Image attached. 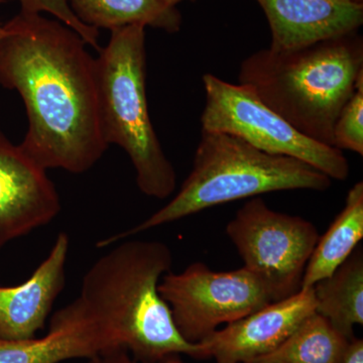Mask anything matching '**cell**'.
I'll list each match as a JSON object with an SVG mask.
<instances>
[{
    "mask_svg": "<svg viewBox=\"0 0 363 363\" xmlns=\"http://www.w3.org/2000/svg\"><path fill=\"white\" fill-rule=\"evenodd\" d=\"M70 28L21 11L0 38V84L20 93L28 128L20 147L45 169L89 171L108 149L102 135L96 61Z\"/></svg>",
    "mask_w": 363,
    "mask_h": 363,
    "instance_id": "cell-1",
    "label": "cell"
},
{
    "mask_svg": "<svg viewBox=\"0 0 363 363\" xmlns=\"http://www.w3.org/2000/svg\"><path fill=\"white\" fill-rule=\"evenodd\" d=\"M114 245L86 272L74 302L121 332L138 362L160 363L172 354L201 359L200 344L182 337L160 295V281L173 264L168 245L126 240Z\"/></svg>",
    "mask_w": 363,
    "mask_h": 363,
    "instance_id": "cell-2",
    "label": "cell"
},
{
    "mask_svg": "<svg viewBox=\"0 0 363 363\" xmlns=\"http://www.w3.org/2000/svg\"><path fill=\"white\" fill-rule=\"evenodd\" d=\"M362 76L363 40L354 32L290 51L260 50L241 63L238 84L303 135L333 147L334 124Z\"/></svg>",
    "mask_w": 363,
    "mask_h": 363,
    "instance_id": "cell-3",
    "label": "cell"
},
{
    "mask_svg": "<svg viewBox=\"0 0 363 363\" xmlns=\"http://www.w3.org/2000/svg\"><path fill=\"white\" fill-rule=\"evenodd\" d=\"M331 184L328 176L304 162L267 154L235 135L202 130L192 171L175 197L142 223L98 241L97 247H111L217 205L279 191L323 192Z\"/></svg>",
    "mask_w": 363,
    "mask_h": 363,
    "instance_id": "cell-4",
    "label": "cell"
},
{
    "mask_svg": "<svg viewBox=\"0 0 363 363\" xmlns=\"http://www.w3.org/2000/svg\"><path fill=\"white\" fill-rule=\"evenodd\" d=\"M145 28L138 23L114 28L95 58L100 121L107 145H118L130 157L143 194L166 199L175 191L177 175L150 121Z\"/></svg>",
    "mask_w": 363,
    "mask_h": 363,
    "instance_id": "cell-5",
    "label": "cell"
},
{
    "mask_svg": "<svg viewBox=\"0 0 363 363\" xmlns=\"http://www.w3.org/2000/svg\"><path fill=\"white\" fill-rule=\"evenodd\" d=\"M202 81L203 131L228 133L267 154L297 159L331 180L344 181L350 176V164L341 150L301 133L245 86L210 73Z\"/></svg>",
    "mask_w": 363,
    "mask_h": 363,
    "instance_id": "cell-6",
    "label": "cell"
},
{
    "mask_svg": "<svg viewBox=\"0 0 363 363\" xmlns=\"http://www.w3.org/2000/svg\"><path fill=\"white\" fill-rule=\"evenodd\" d=\"M245 269L267 289L272 302L300 292L319 233L312 222L274 211L252 198L226 226Z\"/></svg>",
    "mask_w": 363,
    "mask_h": 363,
    "instance_id": "cell-7",
    "label": "cell"
},
{
    "mask_svg": "<svg viewBox=\"0 0 363 363\" xmlns=\"http://www.w3.org/2000/svg\"><path fill=\"white\" fill-rule=\"evenodd\" d=\"M159 292L182 337L190 343H199L220 325L272 302L259 279L245 267L214 272L203 262H194L179 274H164Z\"/></svg>",
    "mask_w": 363,
    "mask_h": 363,
    "instance_id": "cell-8",
    "label": "cell"
},
{
    "mask_svg": "<svg viewBox=\"0 0 363 363\" xmlns=\"http://www.w3.org/2000/svg\"><path fill=\"white\" fill-rule=\"evenodd\" d=\"M61 211L47 171L33 164L0 126V250L48 225Z\"/></svg>",
    "mask_w": 363,
    "mask_h": 363,
    "instance_id": "cell-9",
    "label": "cell"
},
{
    "mask_svg": "<svg viewBox=\"0 0 363 363\" xmlns=\"http://www.w3.org/2000/svg\"><path fill=\"white\" fill-rule=\"evenodd\" d=\"M316 311L313 288L260 308L227 324L200 341L201 359L216 363H247L281 345L310 315Z\"/></svg>",
    "mask_w": 363,
    "mask_h": 363,
    "instance_id": "cell-10",
    "label": "cell"
},
{
    "mask_svg": "<svg viewBox=\"0 0 363 363\" xmlns=\"http://www.w3.org/2000/svg\"><path fill=\"white\" fill-rule=\"evenodd\" d=\"M124 347L123 337L111 324L91 316L75 302L55 313L42 338L0 339V363H59ZM125 348V347H124Z\"/></svg>",
    "mask_w": 363,
    "mask_h": 363,
    "instance_id": "cell-11",
    "label": "cell"
},
{
    "mask_svg": "<svg viewBox=\"0 0 363 363\" xmlns=\"http://www.w3.org/2000/svg\"><path fill=\"white\" fill-rule=\"evenodd\" d=\"M70 238L61 233L44 262L25 283L0 286V339L35 338L66 284Z\"/></svg>",
    "mask_w": 363,
    "mask_h": 363,
    "instance_id": "cell-12",
    "label": "cell"
},
{
    "mask_svg": "<svg viewBox=\"0 0 363 363\" xmlns=\"http://www.w3.org/2000/svg\"><path fill=\"white\" fill-rule=\"evenodd\" d=\"M272 32L269 49L290 51L358 32L363 4L345 0H257Z\"/></svg>",
    "mask_w": 363,
    "mask_h": 363,
    "instance_id": "cell-13",
    "label": "cell"
},
{
    "mask_svg": "<svg viewBox=\"0 0 363 363\" xmlns=\"http://www.w3.org/2000/svg\"><path fill=\"white\" fill-rule=\"evenodd\" d=\"M316 313L352 340L354 327L363 324V253L355 248L328 278L313 286Z\"/></svg>",
    "mask_w": 363,
    "mask_h": 363,
    "instance_id": "cell-14",
    "label": "cell"
},
{
    "mask_svg": "<svg viewBox=\"0 0 363 363\" xmlns=\"http://www.w3.org/2000/svg\"><path fill=\"white\" fill-rule=\"evenodd\" d=\"M363 238V183L357 182L346 196L342 211L320 236L306 267L302 289L313 288L330 277L350 257Z\"/></svg>",
    "mask_w": 363,
    "mask_h": 363,
    "instance_id": "cell-15",
    "label": "cell"
},
{
    "mask_svg": "<svg viewBox=\"0 0 363 363\" xmlns=\"http://www.w3.org/2000/svg\"><path fill=\"white\" fill-rule=\"evenodd\" d=\"M73 13L91 28H114L143 25L168 33L180 30L182 18L176 6L164 0H67Z\"/></svg>",
    "mask_w": 363,
    "mask_h": 363,
    "instance_id": "cell-16",
    "label": "cell"
},
{
    "mask_svg": "<svg viewBox=\"0 0 363 363\" xmlns=\"http://www.w3.org/2000/svg\"><path fill=\"white\" fill-rule=\"evenodd\" d=\"M350 342L314 312L276 350L247 363H342Z\"/></svg>",
    "mask_w": 363,
    "mask_h": 363,
    "instance_id": "cell-17",
    "label": "cell"
},
{
    "mask_svg": "<svg viewBox=\"0 0 363 363\" xmlns=\"http://www.w3.org/2000/svg\"><path fill=\"white\" fill-rule=\"evenodd\" d=\"M333 147L363 155V76L334 124Z\"/></svg>",
    "mask_w": 363,
    "mask_h": 363,
    "instance_id": "cell-18",
    "label": "cell"
},
{
    "mask_svg": "<svg viewBox=\"0 0 363 363\" xmlns=\"http://www.w3.org/2000/svg\"><path fill=\"white\" fill-rule=\"evenodd\" d=\"M21 11L30 13H51L56 16L62 23L70 28L80 35L86 45L99 50L98 39L99 30L85 25L79 20L72 11L67 0H20Z\"/></svg>",
    "mask_w": 363,
    "mask_h": 363,
    "instance_id": "cell-19",
    "label": "cell"
},
{
    "mask_svg": "<svg viewBox=\"0 0 363 363\" xmlns=\"http://www.w3.org/2000/svg\"><path fill=\"white\" fill-rule=\"evenodd\" d=\"M89 363H135L131 359L130 352L124 347L105 351L90 358ZM160 363H184L179 354L169 355Z\"/></svg>",
    "mask_w": 363,
    "mask_h": 363,
    "instance_id": "cell-20",
    "label": "cell"
},
{
    "mask_svg": "<svg viewBox=\"0 0 363 363\" xmlns=\"http://www.w3.org/2000/svg\"><path fill=\"white\" fill-rule=\"evenodd\" d=\"M342 363H363V340L353 338Z\"/></svg>",
    "mask_w": 363,
    "mask_h": 363,
    "instance_id": "cell-21",
    "label": "cell"
},
{
    "mask_svg": "<svg viewBox=\"0 0 363 363\" xmlns=\"http://www.w3.org/2000/svg\"><path fill=\"white\" fill-rule=\"evenodd\" d=\"M164 1L166 2V4H168L169 6H176L177 4L183 1V0H164Z\"/></svg>",
    "mask_w": 363,
    "mask_h": 363,
    "instance_id": "cell-22",
    "label": "cell"
},
{
    "mask_svg": "<svg viewBox=\"0 0 363 363\" xmlns=\"http://www.w3.org/2000/svg\"><path fill=\"white\" fill-rule=\"evenodd\" d=\"M345 1H350L357 4H363V0H345Z\"/></svg>",
    "mask_w": 363,
    "mask_h": 363,
    "instance_id": "cell-23",
    "label": "cell"
},
{
    "mask_svg": "<svg viewBox=\"0 0 363 363\" xmlns=\"http://www.w3.org/2000/svg\"><path fill=\"white\" fill-rule=\"evenodd\" d=\"M4 0H0V2H4ZM2 33H4V26H0V38H1Z\"/></svg>",
    "mask_w": 363,
    "mask_h": 363,
    "instance_id": "cell-24",
    "label": "cell"
}]
</instances>
